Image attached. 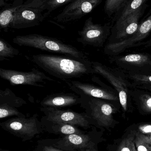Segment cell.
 <instances>
[{
  "mask_svg": "<svg viewBox=\"0 0 151 151\" xmlns=\"http://www.w3.org/2000/svg\"><path fill=\"white\" fill-rule=\"evenodd\" d=\"M32 58L34 63L47 73L64 81L95 73L92 62L87 58L48 54L33 55Z\"/></svg>",
  "mask_w": 151,
  "mask_h": 151,
  "instance_id": "1",
  "label": "cell"
},
{
  "mask_svg": "<svg viewBox=\"0 0 151 151\" xmlns=\"http://www.w3.org/2000/svg\"><path fill=\"white\" fill-rule=\"evenodd\" d=\"M13 43L19 46L29 47L43 51L64 55L77 58H87L86 55L74 46L55 38L37 34L17 35Z\"/></svg>",
  "mask_w": 151,
  "mask_h": 151,
  "instance_id": "2",
  "label": "cell"
},
{
  "mask_svg": "<svg viewBox=\"0 0 151 151\" xmlns=\"http://www.w3.org/2000/svg\"><path fill=\"white\" fill-rule=\"evenodd\" d=\"M38 116L35 114L29 118L16 117L1 122L0 126L4 130L25 142L32 140L44 129Z\"/></svg>",
  "mask_w": 151,
  "mask_h": 151,
  "instance_id": "3",
  "label": "cell"
},
{
  "mask_svg": "<svg viewBox=\"0 0 151 151\" xmlns=\"http://www.w3.org/2000/svg\"><path fill=\"white\" fill-rule=\"evenodd\" d=\"M80 106L94 122L101 127H108L113 123V105L105 100L82 95Z\"/></svg>",
  "mask_w": 151,
  "mask_h": 151,
  "instance_id": "4",
  "label": "cell"
},
{
  "mask_svg": "<svg viewBox=\"0 0 151 151\" xmlns=\"http://www.w3.org/2000/svg\"><path fill=\"white\" fill-rule=\"evenodd\" d=\"M92 62L95 73L100 74L107 80L115 88L118 95L119 102L124 111L128 108L129 90L133 88L132 83L127 79L120 75L118 72L114 71L110 68L97 62Z\"/></svg>",
  "mask_w": 151,
  "mask_h": 151,
  "instance_id": "5",
  "label": "cell"
},
{
  "mask_svg": "<svg viewBox=\"0 0 151 151\" xmlns=\"http://www.w3.org/2000/svg\"><path fill=\"white\" fill-rule=\"evenodd\" d=\"M110 23L102 25L95 24L92 17L86 19L82 29L78 32L77 41L84 46L96 47H103L111 34Z\"/></svg>",
  "mask_w": 151,
  "mask_h": 151,
  "instance_id": "6",
  "label": "cell"
},
{
  "mask_svg": "<svg viewBox=\"0 0 151 151\" xmlns=\"http://www.w3.org/2000/svg\"><path fill=\"white\" fill-rule=\"evenodd\" d=\"M43 118L50 121L70 124L87 129L94 121L85 112H76L70 109L61 110L52 107H40Z\"/></svg>",
  "mask_w": 151,
  "mask_h": 151,
  "instance_id": "7",
  "label": "cell"
},
{
  "mask_svg": "<svg viewBox=\"0 0 151 151\" xmlns=\"http://www.w3.org/2000/svg\"><path fill=\"white\" fill-rule=\"evenodd\" d=\"M113 63L126 73L151 75V55L133 54L126 55L114 56Z\"/></svg>",
  "mask_w": 151,
  "mask_h": 151,
  "instance_id": "8",
  "label": "cell"
},
{
  "mask_svg": "<svg viewBox=\"0 0 151 151\" xmlns=\"http://www.w3.org/2000/svg\"><path fill=\"white\" fill-rule=\"evenodd\" d=\"M0 77L8 81L12 85H28L43 88L40 83L54 80L45 73L33 68L29 72H22L0 68Z\"/></svg>",
  "mask_w": 151,
  "mask_h": 151,
  "instance_id": "9",
  "label": "cell"
},
{
  "mask_svg": "<svg viewBox=\"0 0 151 151\" xmlns=\"http://www.w3.org/2000/svg\"><path fill=\"white\" fill-rule=\"evenodd\" d=\"M147 7L148 4H144L130 14L124 21L119 24H114L111 31L109 43L122 41L135 33L139 27L140 19L144 14Z\"/></svg>",
  "mask_w": 151,
  "mask_h": 151,
  "instance_id": "10",
  "label": "cell"
},
{
  "mask_svg": "<svg viewBox=\"0 0 151 151\" xmlns=\"http://www.w3.org/2000/svg\"><path fill=\"white\" fill-rule=\"evenodd\" d=\"M103 0H75L67 4L55 18L59 23H66L80 19L90 13Z\"/></svg>",
  "mask_w": 151,
  "mask_h": 151,
  "instance_id": "11",
  "label": "cell"
},
{
  "mask_svg": "<svg viewBox=\"0 0 151 151\" xmlns=\"http://www.w3.org/2000/svg\"><path fill=\"white\" fill-rule=\"evenodd\" d=\"M43 9L23 4L16 11L10 27L24 29L39 25L45 18Z\"/></svg>",
  "mask_w": 151,
  "mask_h": 151,
  "instance_id": "12",
  "label": "cell"
},
{
  "mask_svg": "<svg viewBox=\"0 0 151 151\" xmlns=\"http://www.w3.org/2000/svg\"><path fill=\"white\" fill-rule=\"evenodd\" d=\"M67 84L70 89L79 96L85 95L109 101H119L117 92L101 88L87 83L77 81H69Z\"/></svg>",
  "mask_w": 151,
  "mask_h": 151,
  "instance_id": "13",
  "label": "cell"
},
{
  "mask_svg": "<svg viewBox=\"0 0 151 151\" xmlns=\"http://www.w3.org/2000/svg\"><path fill=\"white\" fill-rule=\"evenodd\" d=\"M26 104L25 100L17 96L10 89L0 90V119L13 116L26 117L17 109Z\"/></svg>",
  "mask_w": 151,
  "mask_h": 151,
  "instance_id": "14",
  "label": "cell"
},
{
  "mask_svg": "<svg viewBox=\"0 0 151 151\" xmlns=\"http://www.w3.org/2000/svg\"><path fill=\"white\" fill-rule=\"evenodd\" d=\"M54 147L67 151H98L95 145L87 135L74 134L57 140Z\"/></svg>",
  "mask_w": 151,
  "mask_h": 151,
  "instance_id": "15",
  "label": "cell"
},
{
  "mask_svg": "<svg viewBox=\"0 0 151 151\" xmlns=\"http://www.w3.org/2000/svg\"><path fill=\"white\" fill-rule=\"evenodd\" d=\"M80 96L76 93H55L46 96L40 103L42 107L61 108L80 104Z\"/></svg>",
  "mask_w": 151,
  "mask_h": 151,
  "instance_id": "16",
  "label": "cell"
},
{
  "mask_svg": "<svg viewBox=\"0 0 151 151\" xmlns=\"http://www.w3.org/2000/svg\"><path fill=\"white\" fill-rule=\"evenodd\" d=\"M41 122L43 129L50 133L65 136L74 134H84V131L78 128L77 126L50 121L43 117L41 119Z\"/></svg>",
  "mask_w": 151,
  "mask_h": 151,
  "instance_id": "17",
  "label": "cell"
},
{
  "mask_svg": "<svg viewBox=\"0 0 151 151\" xmlns=\"http://www.w3.org/2000/svg\"><path fill=\"white\" fill-rule=\"evenodd\" d=\"M129 94L139 110L144 113L151 114V95L145 90L130 88Z\"/></svg>",
  "mask_w": 151,
  "mask_h": 151,
  "instance_id": "18",
  "label": "cell"
},
{
  "mask_svg": "<svg viewBox=\"0 0 151 151\" xmlns=\"http://www.w3.org/2000/svg\"><path fill=\"white\" fill-rule=\"evenodd\" d=\"M22 0H15L9 7L3 8L0 13L1 29L7 31L10 27L16 11L23 4Z\"/></svg>",
  "mask_w": 151,
  "mask_h": 151,
  "instance_id": "19",
  "label": "cell"
},
{
  "mask_svg": "<svg viewBox=\"0 0 151 151\" xmlns=\"http://www.w3.org/2000/svg\"><path fill=\"white\" fill-rule=\"evenodd\" d=\"M148 0H131L125 8L113 17L114 24L121 23L127 18L128 17L140 7H142Z\"/></svg>",
  "mask_w": 151,
  "mask_h": 151,
  "instance_id": "20",
  "label": "cell"
},
{
  "mask_svg": "<svg viewBox=\"0 0 151 151\" xmlns=\"http://www.w3.org/2000/svg\"><path fill=\"white\" fill-rule=\"evenodd\" d=\"M131 0H105L104 9L109 17H114L120 12Z\"/></svg>",
  "mask_w": 151,
  "mask_h": 151,
  "instance_id": "21",
  "label": "cell"
},
{
  "mask_svg": "<svg viewBox=\"0 0 151 151\" xmlns=\"http://www.w3.org/2000/svg\"><path fill=\"white\" fill-rule=\"evenodd\" d=\"M19 51L13 47L9 42L0 39V61L7 60L8 58H13L19 55Z\"/></svg>",
  "mask_w": 151,
  "mask_h": 151,
  "instance_id": "22",
  "label": "cell"
},
{
  "mask_svg": "<svg viewBox=\"0 0 151 151\" xmlns=\"http://www.w3.org/2000/svg\"><path fill=\"white\" fill-rule=\"evenodd\" d=\"M134 143L137 151H151V142L149 136L141 132H136Z\"/></svg>",
  "mask_w": 151,
  "mask_h": 151,
  "instance_id": "23",
  "label": "cell"
},
{
  "mask_svg": "<svg viewBox=\"0 0 151 151\" xmlns=\"http://www.w3.org/2000/svg\"><path fill=\"white\" fill-rule=\"evenodd\" d=\"M136 132L133 131L120 144L117 151H137L135 146L134 139Z\"/></svg>",
  "mask_w": 151,
  "mask_h": 151,
  "instance_id": "24",
  "label": "cell"
},
{
  "mask_svg": "<svg viewBox=\"0 0 151 151\" xmlns=\"http://www.w3.org/2000/svg\"><path fill=\"white\" fill-rule=\"evenodd\" d=\"M75 0H49L44 6L46 12L44 13L45 18L48 17L56 9L65 4H69Z\"/></svg>",
  "mask_w": 151,
  "mask_h": 151,
  "instance_id": "25",
  "label": "cell"
},
{
  "mask_svg": "<svg viewBox=\"0 0 151 151\" xmlns=\"http://www.w3.org/2000/svg\"><path fill=\"white\" fill-rule=\"evenodd\" d=\"M126 73L127 77L133 81L132 84L142 83L151 84V75Z\"/></svg>",
  "mask_w": 151,
  "mask_h": 151,
  "instance_id": "26",
  "label": "cell"
},
{
  "mask_svg": "<svg viewBox=\"0 0 151 151\" xmlns=\"http://www.w3.org/2000/svg\"><path fill=\"white\" fill-rule=\"evenodd\" d=\"M140 132L144 134L150 135L151 134V124H144L139 126L138 127Z\"/></svg>",
  "mask_w": 151,
  "mask_h": 151,
  "instance_id": "27",
  "label": "cell"
},
{
  "mask_svg": "<svg viewBox=\"0 0 151 151\" xmlns=\"http://www.w3.org/2000/svg\"><path fill=\"white\" fill-rule=\"evenodd\" d=\"M133 88H137L141 89L144 90L145 91H151V84L149 83H136L132 84Z\"/></svg>",
  "mask_w": 151,
  "mask_h": 151,
  "instance_id": "28",
  "label": "cell"
},
{
  "mask_svg": "<svg viewBox=\"0 0 151 151\" xmlns=\"http://www.w3.org/2000/svg\"><path fill=\"white\" fill-rule=\"evenodd\" d=\"M43 151H63L61 150L60 149L56 147H54L51 146H44L43 148Z\"/></svg>",
  "mask_w": 151,
  "mask_h": 151,
  "instance_id": "29",
  "label": "cell"
},
{
  "mask_svg": "<svg viewBox=\"0 0 151 151\" xmlns=\"http://www.w3.org/2000/svg\"><path fill=\"white\" fill-rule=\"evenodd\" d=\"M146 44L147 46H149V47H150V46H151V39H150V40L146 42Z\"/></svg>",
  "mask_w": 151,
  "mask_h": 151,
  "instance_id": "30",
  "label": "cell"
},
{
  "mask_svg": "<svg viewBox=\"0 0 151 151\" xmlns=\"http://www.w3.org/2000/svg\"><path fill=\"white\" fill-rule=\"evenodd\" d=\"M0 151H10L8 150H2V149H1V150H0Z\"/></svg>",
  "mask_w": 151,
  "mask_h": 151,
  "instance_id": "31",
  "label": "cell"
},
{
  "mask_svg": "<svg viewBox=\"0 0 151 151\" xmlns=\"http://www.w3.org/2000/svg\"><path fill=\"white\" fill-rule=\"evenodd\" d=\"M149 137H150V139L151 142V134L149 135Z\"/></svg>",
  "mask_w": 151,
  "mask_h": 151,
  "instance_id": "32",
  "label": "cell"
},
{
  "mask_svg": "<svg viewBox=\"0 0 151 151\" xmlns=\"http://www.w3.org/2000/svg\"><path fill=\"white\" fill-rule=\"evenodd\" d=\"M22 1H24V0H22Z\"/></svg>",
  "mask_w": 151,
  "mask_h": 151,
  "instance_id": "33",
  "label": "cell"
}]
</instances>
